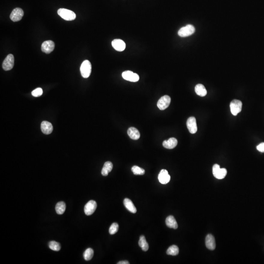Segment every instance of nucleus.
<instances>
[{
  "mask_svg": "<svg viewBox=\"0 0 264 264\" xmlns=\"http://www.w3.org/2000/svg\"><path fill=\"white\" fill-rule=\"evenodd\" d=\"M166 253L168 255L175 256L178 255L179 253V249L178 247L176 245H173L168 248Z\"/></svg>",
  "mask_w": 264,
  "mask_h": 264,
  "instance_id": "25",
  "label": "nucleus"
},
{
  "mask_svg": "<svg viewBox=\"0 0 264 264\" xmlns=\"http://www.w3.org/2000/svg\"><path fill=\"white\" fill-rule=\"evenodd\" d=\"M132 171L133 172L134 174L136 175H143L145 174V170L144 169L137 166L132 167Z\"/></svg>",
  "mask_w": 264,
  "mask_h": 264,
  "instance_id": "28",
  "label": "nucleus"
},
{
  "mask_svg": "<svg viewBox=\"0 0 264 264\" xmlns=\"http://www.w3.org/2000/svg\"><path fill=\"white\" fill-rule=\"evenodd\" d=\"M66 204L63 202H60L56 205V210L57 214L62 215L66 210Z\"/></svg>",
  "mask_w": 264,
  "mask_h": 264,
  "instance_id": "24",
  "label": "nucleus"
},
{
  "mask_svg": "<svg viewBox=\"0 0 264 264\" xmlns=\"http://www.w3.org/2000/svg\"><path fill=\"white\" fill-rule=\"evenodd\" d=\"M195 91L197 95L201 97H205L207 94V91L203 85L199 84L195 86Z\"/></svg>",
  "mask_w": 264,
  "mask_h": 264,
  "instance_id": "21",
  "label": "nucleus"
},
{
  "mask_svg": "<svg viewBox=\"0 0 264 264\" xmlns=\"http://www.w3.org/2000/svg\"><path fill=\"white\" fill-rule=\"evenodd\" d=\"M186 125L190 133L194 134L197 132V125L195 118L193 116L190 117L187 120Z\"/></svg>",
  "mask_w": 264,
  "mask_h": 264,
  "instance_id": "11",
  "label": "nucleus"
},
{
  "mask_svg": "<svg viewBox=\"0 0 264 264\" xmlns=\"http://www.w3.org/2000/svg\"><path fill=\"white\" fill-rule=\"evenodd\" d=\"M122 76L123 79L130 82H137L140 79V77L138 74L130 70L124 71L122 74Z\"/></svg>",
  "mask_w": 264,
  "mask_h": 264,
  "instance_id": "9",
  "label": "nucleus"
},
{
  "mask_svg": "<svg viewBox=\"0 0 264 264\" xmlns=\"http://www.w3.org/2000/svg\"><path fill=\"white\" fill-rule=\"evenodd\" d=\"M54 47H55L54 43L53 41L48 40L43 43L41 46V50L43 52L49 54L54 50Z\"/></svg>",
  "mask_w": 264,
  "mask_h": 264,
  "instance_id": "12",
  "label": "nucleus"
},
{
  "mask_svg": "<svg viewBox=\"0 0 264 264\" xmlns=\"http://www.w3.org/2000/svg\"><path fill=\"white\" fill-rule=\"evenodd\" d=\"M158 179L161 184H165L169 182L170 180V176L168 174V172L166 170L163 169L158 175Z\"/></svg>",
  "mask_w": 264,
  "mask_h": 264,
  "instance_id": "13",
  "label": "nucleus"
},
{
  "mask_svg": "<svg viewBox=\"0 0 264 264\" xmlns=\"http://www.w3.org/2000/svg\"><path fill=\"white\" fill-rule=\"evenodd\" d=\"M32 95L33 97H39L41 96L43 94V90L42 88H36L35 90H33V91L32 92Z\"/></svg>",
  "mask_w": 264,
  "mask_h": 264,
  "instance_id": "30",
  "label": "nucleus"
},
{
  "mask_svg": "<svg viewBox=\"0 0 264 264\" xmlns=\"http://www.w3.org/2000/svg\"><path fill=\"white\" fill-rule=\"evenodd\" d=\"M165 223L168 227L169 228L177 229L178 227L177 221L173 216L171 215L167 217L165 220Z\"/></svg>",
  "mask_w": 264,
  "mask_h": 264,
  "instance_id": "19",
  "label": "nucleus"
},
{
  "mask_svg": "<svg viewBox=\"0 0 264 264\" xmlns=\"http://www.w3.org/2000/svg\"><path fill=\"white\" fill-rule=\"evenodd\" d=\"M177 144L178 141L177 139L174 137H171L168 140H164L163 142V145L164 148L168 149H172L174 148L177 146Z\"/></svg>",
  "mask_w": 264,
  "mask_h": 264,
  "instance_id": "17",
  "label": "nucleus"
},
{
  "mask_svg": "<svg viewBox=\"0 0 264 264\" xmlns=\"http://www.w3.org/2000/svg\"><path fill=\"white\" fill-rule=\"evenodd\" d=\"M14 57L13 54H9L7 56L3 62V68L4 70H11L14 67Z\"/></svg>",
  "mask_w": 264,
  "mask_h": 264,
  "instance_id": "6",
  "label": "nucleus"
},
{
  "mask_svg": "<svg viewBox=\"0 0 264 264\" xmlns=\"http://www.w3.org/2000/svg\"><path fill=\"white\" fill-rule=\"evenodd\" d=\"M41 130L45 135H49L52 133L53 131V126L52 123L44 121L41 124Z\"/></svg>",
  "mask_w": 264,
  "mask_h": 264,
  "instance_id": "16",
  "label": "nucleus"
},
{
  "mask_svg": "<svg viewBox=\"0 0 264 264\" xmlns=\"http://www.w3.org/2000/svg\"><path fill=\"white\" fill-rule=\"evenodd\" d=\"M49 248L52 250L58 251L61 250V245L59 243L54 241H52L49 242Z\"/></svg>",
  "mask_w": 264,
  "mask_h": 264,
  "instance_id": "27",
  "label": "nucleus"
},
{
  "mask_svg": "<svg viewBox=\"0 0 264 264\" xmlns=\"http://www.w3.org/2000/svg\"><path fill=\"white\" fill-rule=\"evenodd\" d=\"M118 224L116 223H114L111 225L109 229V233L111 235H113L116 233L118 230Z\"/></svg>",
  "mask_w": 264,
  "mask_h": 264,
  "instance_id": "29",
  "label": "nucleus"
},
{
  "mask_svg": "<svg viewBox=\"0 0 264 264\" xmlns=\"http://www.w3.org/2000/svg\"><path fill=\"white\" fill-rule=\"evenodd\" d=\"M94 250L92 248H87L84 252V258L86 261H89V260H91L92 257L94 256Z\"/></svg>",
  "mask_w": 264,
  "mask_h": 264,
  "instance_id": "26",
  "label": "nucleus"
},
{
  "mask_svg": "<svg viewBox=\"0 0 264 264\" xmlns=\"http://www.w3.org/2000/svg\"><path fill=\"white\" fill-rule=\"evenodd\" d=\"M97 203L95 201L91 200L85 206L84 212L86 215H91L96 210Z\"/></svg>",
  "mask_w": 264,
  "mask_h": 264,
  "instance_id": "8",
  "label": "nucleus"
},
{
  "mask_svg": "<svg viewBox=\"0 0 264 264\" xmlns=\"http://www.w3.org/2000/svg\"><path fill=\"white\" fill-rule=\"evenodd\" d=\"M92 65L91 62L86 60L83 62L80 67V72L84 78H88L91 74Z\"/></svg>",
  "mask_w": 264,
  "mask_h": 264,
  "instance_id": "2",
  "label": "nucleus"
},
{
  "mask_svg": "<svg viewBox=\"0 0 264 264\" xmlns=\"http://www.w3.org/2000/svg\"><path fill=\"white\" fill-rule=\"evenodd\" d=\"M213 174L217 179H223L227 174V170L225 168H220L219 165L215 164L212 168Z\"/></svg>",
  "mask_w": 264,
  "mask_h": 264,
  "instance_id": "3",
  "label": "nucleus"
},
{
  "mask_svg": "<svg viewBox=\"0 0 264 264\" xmlns=\"http://www.w3.org/2000/svg\"><path fill=\"white\" fill-rule=\"evenodd\" d=\"M139 244L142 250L146 251L149 249V245L147 242L145 237L143 235H141L139 241Z\"/></svg>",
  "mask_w": 264,
  "mask_h": 264,
  "instance_id": "23",
  "label": "nucleus"
},
{
  "mask_svg": "<svg viewBox=\"0 0 264 264\" xmlns=\"http://www.w3.org/2000/svg\"><path fill=\"white\" fill-rule=\"evenodd\" d=\"M113 165L110 161H107L105 163L102 169L101 174L103 176H108L109 173L112 170Z\"/></svg>",
  "mask_w": 264,
  "mask_h": 264,
  "instance_id": "22",
  "label": "nucleus"
},
{
  "mask_svg": "<svg viewBox=\"0 0 264 264\" xmlns=\"http://www.w3.org/2000/svg\"><path fill=\"white\" fill-rule=\"evenodd\" d=\"M24 11L21 8H16L13 9L10 15L11 20L13 22L19 21L24 16Z\"/></svg>",
  "mask_w": 264,
  "mask_h": 264,
  "instance_id": "10",
  "label": "nucleus"
},
{
  "mask_svg": "<svg viewBox=\"0 0 264 264\" xmlns=\"http://www.w3.org/2000/svg\"><path fill=\"white\" fill-rule=\"evenodd\" d=\"M171 98L168 95H164L161 97L157 103V106L160 110H164L167 108L170 104Z\"/></svg>",
  "mask_w": 264,
  "mask_h": 264,
  "instance_id": "7",
  "label": "nucleus"
},
{
  "mask_svg": "<svg viewBox=\"0 0 264 264\" xmlns=\"http://www.w3.org/2000/svg\"><path fill=\"white\" fill-rule=\"evenodd\" d=\"M230 108L232 114L235 116H237L242 110V102L237 99L233 100L230 104Z\"/></svg>",
  "mask_w": 264,
  "mask_h": 264,
  "instance_id": "5",
  "label": "nucleus"
},
{
  "mask_svg": "<svg viewBox=\"0 0 264 264\" xmlns=\"http://www.w3.org/2000/svg\"><path fill=\"white\" fill-rule=\"evenodd\" d=\"M195 32V28L193 26L188 25L182 27L178 31V35L182 37H188L191 35Z\"/></svg>",
  "mask_w": 264,
  "mask_h": 264,
  "instance_id": "4",
  "label": "nucleus"
},
{
  "mask_svg": "<svg viewBox=\"0 0 264 264\" xmlns=\"http://www.w3.org/2000/svg\"><path fill=\"white\" fill-rule=\"evenodd\" d=\"M257 149L259 152L264 153V142L261 143L257 146Z\"/></svg>",
  "mask_w": 264,
  "mask_h": 264,
  "instance_id": "31",
  "label": "nucleus"
},
{
  "mask_svg": "<svg viewBox=\"0 0 264 264\" xmlns=\"http://www.w3.org/2000/svg\"><path fill=\"white\" fill-rule=\"evenodd\" d=\"M112 47L118 52H122L125 49V43L121 39L114 40L112 42Z\"/></svg>",
  "mask_w": 264,
  "mask_h": 264,
  "instance_id": "14",
  "label": "nucleus"
},
{
  "mask_svg": "<svg viewBox=\"0 0 264 264\" xmlns=\"http://www.w3.org/2000/svg\"><path fill=\"white\" fill-rule=\"evenodd\" d=\"M206 248L209 250H213L215 249V240L212 235L208 234L206 236Z\"/></svg>",
  "mask_w": 264,
  "mask_h": 264,
  "instance_id": "15",
  "label": "nucleus"
},
{
  "mask_svg": "<svg viewBox=\"0 0 264 264\" xmlns=\"http://www.w3.org/2000/svg\"><path fill=\"white\" fill-rule=\"evenodd\" d=\"M58 14L66 21H73L76 18V14L73 11L65 8H60L57 11Z\"/></svg>",
  "mask_w": 264,
  "mask_h": 264,
  "instance_id": "1",
  "label": "nucleus"
},
{
  "mask_svg": "<svg viewBox=\"0 0 264 264\" xmlns=\"http://www.w3.org/2000/svg\"><path fill=\"white\" fill-rule=\"evenodd\" d=\"M127 134L129 137L134 140H137L140 137V132L137 129L134 127H130L129 128L127 131Z\"/></svg>",
  "mask_w": 264,
  "mask_h": 264,
  "instance_id": "18",
  "label": "nucleus"
},
{
  "mask_svg": "<svg viewBox=\"0 0 264 264\" xmlns=\"http://www.w3.org/2000/svg\"><path fill=\"white\" fill-rule=\"evenodd\" d=\"M123 202L124 206H125L127 210H129L130 212L132 213H136V207H135L131 200L126 198L124 199Z\"/></svg>",
  "mask_w": 264,
  "mask_h": 264,
  "instance_id": "20",
  "label": "nucleus"
},
{
  "mask_svg": "<svg viewBox=\"0 0 264 264\" xmlns=\"http://www.w3.org/2000/svg\"><path fill=\"white\" fill-rule=\"evenodd\" d=\"M130 263H129V262L127 261H120L118 263V264H129Z\"/></svg>",
  "mask_w": 264,
  "mask_h": 264,
  "instance_id": "32",
  "label": "nucleus"
}]
</instances>
